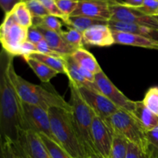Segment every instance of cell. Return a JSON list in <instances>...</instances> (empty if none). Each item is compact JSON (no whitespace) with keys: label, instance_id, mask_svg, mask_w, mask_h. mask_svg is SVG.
Segmentation results:
<instances>
[{"label":"cell","instance_id":"6da1fadb","mask_svg":"<svg viewBox=\"0 0 158 158\" xmlns=\"http://www.w3.org/2000/svg\"><path fill=\"white\" fill-rule=\"evenodd\" d=\"M13 56L2 49L0 53V141L18 140L23 131H29L24 116L23 102L10 77Z\"/></svg>","mask_w":158,"mask_h":158},{"label":"cell","instance_id":"7a4b0ae2","mask_svg":"<svg viewBox=\"0 0 158 158\" xmlns=\"http://www.w3.org/2000/svg\"><path fill=\"white\" fill-rule=\"evenodd\" d=\"M10 77L14 87L23 103L40 106L47 111L52 107L72 111L70 103H67L56 91L26 80L15 73L13 65L11 67Z\"/></svg>","mask_w":158,"mask_h":158},{"label":"cell","instance_id":"3957f363","mask_svg":"<svg viewBox=\"0 0 158 158\" xmlns=\"http://www.w3.org/2000/svg\"><path fill=\"white\" fill-rule=\"evenodd\" d=\"M52 132L57 143L73 158L88 157L74 124L72 111L58 107L49 110Z\"/></svg>","mask_w":158,"mask_h":158},{"label":"cell","instance_id":"277c9868","mask_svg":"<svg viewBox=\"0 0 158 158\" xmlns=\"http://www.w3.org/2000/svg\"><path fill=\"white\" fill-rule=\"evenodd\" d=\"M69 86L73 118L82 144L89 156L100 154L96 150L92 136L93 122L96 117L95 112L86 103L79 87L73 82L69 80Z\"/></svg>","mask_w":158,"mask_h":158},{"label":"cell","instance_id":"5b68a950","mask_svg":"<svg viewBox=\"0 0 158 158\" xmlns=\"http://www.w3.org/2000/svg\"><path fill=\"white\" fill-rule=\"evenodd\" d=\"M106 120L116 134L126 138L131 143L141 148L148 153L147 131L132 114L119 110Z\"/></svg>","mask_w":158,"mask_h":158},{"label":"cell","instance_id":"8992f818","mask_svg":"<svg viewBox=\"0 0 158 158\" xmlns=\"http://www.w3.org/2000/svg\"><path fill=\"white\" fill-rule=\"evenodd\" d=\"M28 29L17 23L12 12L5 14L0 26L2 49L13 56H21L22 46L27 41Z\"/></svg>","mask_w":158,"mask_h":158},{"label":"cell","instance_id":"52a82bcc","mask_svg":"<svg viewBox=\"0 0 158 158\" xmlns=\"http://www.w3.org/2000/svg\"><path fill=\"white\" fill-rule=\"evenodd\" d=\"M110 12L112 20L158 29V17L146 15L137 7L128 6L119 0H110Z\"/></svg>","mask_w":158,"mask_h":158},{"label":"cell","instance_id":"ba28073f","mask_svg":"<svg viewBox=\"0 0 158 158\" xmlns=\"http://www.w3.org/2000/svg\"><path fill=\"white\" fill-rule=\"evenodd\" d=\"M95 83L100 93L109 99L120 110L133 114L135 109L136 101L130 100L114 83L103 70L95 75Z\"/></svg>","mask_w":158,"mask_h":158},{"label":"cell","instance_id":"9c48e42d","mask_svg":"<svg viewBox=\"0 0 158 158\" xmlns=\"http://www.w3.org/2000/svg\"><path fill=\"white\" fill-rule=\"evenodd\" d=\"M23 107L29 129L32 130L37 134L46 135L57 143L51 127L49 111L40 106L28 104L23 102Z\"/></svg>","mask_w":158,"mask_h":158},{"label":"cell","instance_id":"30bf717a","mask_svg":"<svg viewBox=\"0 0 158 158\" xmlns=\"http://www.w3.org/2000/svg\"><path fill=\"white\" fill-rule=\"evenodd\" d=\"M114 134L110 125L96 115L92 127L93 141L97 151L103 157L109 158Z\"/></svg>","mask_w":158,"mask_h":158},{"label":"cell","instance_id":"8fae6325","mask_svg":"<svg viewBox=\"0 0 158 158\" xmlns=\"http://www.w3.org/2000/svg\"><path fill=\"white\" fill-rule=\"evenodd\" d=\"M79 89L83 98L95 112L96 115L103 120H106L120 110L109 99L98 91L91 90L85 87H79Z\"/></svg>","mask_w":158,"mask_h":158},{"label":"cell","instance_id":"7c38bea8","mask_svg":"<svg viewBox=\"0 0 158 158\" xmlns=\"http://www.w3.org/2000/svg\"><path fill=\"white\" fill-rule=\"evenodd\" d=\"M15 143L29 158H52L40 135L32 130L21 131Z\"/></svg>","mask_w":158,"mask_h":158},{"label":"cell","instance_id":"4fadbf2b","mask_svg":"<svg viewBox=\"0 0 158 158\" xmlns=\"http://www.w3.org/2000/svg\"><path fill=\"white\" fill-rule=\"evenodd\" d=\"M71 15H85L109 21L111 19L110 0H79L78 6Z\"/></svg>","mask_w":158,"mask_h":158},{"label":"cell","instance_id":"5bb4252c","mask_svg":"<svg viewBox=\"0 0 158 158\" xmlns=\"http://www.w3.org/2000/svg\"><path fill=\"white\" fill-rule=\"evenodd\" d=\"M83 43L89 46L107 47L115 44L113 30L108 25H97L83 32Z\"/></svg>","mask_w":158,"mask_h":158},{"label":"cell","instance_id":"9a60e30c","mask_svg":"<svg viewBox=\"0 0 158 158\" xmlns=\"http://www.w3.org/2000/svg\"><path fill=\"white\" fill-rule=\"evenodd\" d=\"M115 44L126 45L158 50V40L137 34L113 31Z\"/></svg>","mask_w":158,"mask_h":158},{"label":"cell","instance_id":"2e32d148","mask_svg":"<svg viewBox=\"0 0 158 158\" xmlns=\"http://www.w3.org/2000/svg\"><path fill=\"white\" fill-rule=\"evenodd\" d=\"M108 26L113 31L137 34V35H143V36L149 37V38L158 40V29H154V28L133 24V23L115 21L112 19H110L108 21Z\"/></svg>","mask_w":158,"mask_h":158},{"label":"cell","instance_id":"e0dca14e","mask_svg":"<svg viewBox=\"0 0 158 158\" xmlns=\"http://www.w3.org/2000/svg\"><path fill=\"white\" fill-rule=\"evenodd\" d=\"M36 26L39 30L41 32L43 37H44V40L47 42L49 46L58 53L61 54L64 56H71L77 49L73 46L69 45L63 39L61 34L57 33L56 32H52V31L45 29V28L41 27V26Z\"/></svg>","mask_w":158,"mask_h":158},{"label":"cell","instance_id":"ac0fdd59","mask_svg":"<svg viewBox=\"0 0 158 158\" xmlns=\"http://www.w3.org/2000/svg\"><path fill=\"white\" fill-rule=\"evenodd\" d=\"M65 61H66V70H67L66 77H68L69 80L73 82L78 87H85L91 90L100 92L96 83L88 81L84 77H82L79 72L78 65L76 63L71 56H65Z\"/></svg>","mask_w":158,"mask_h":158},{"label":"cell","instance_id":"d6986e66","mask_svg":"<svg viewBox=\"0 0 158 158\" xmlns=\"http://www.w3.org/2000/svg\"><path fill=\"white\" fill-rule=\"evenodd\" d=\"M71 56L79 66L87 69L95 75L103 70L95 56L84 48L77 49Z\"/></svg>","mask_w":158,"mask_h":158},{"label":"cell","instance_id":"ffe728a7","mask_svg":"<svg viewBox=\"0 0 158 158\" xmlns=\"http://www.w3.org/2000/svg\"><path fill=\"white\" fill-rule=\"evenodd\" d=\"M133 115L139 120L146 131H151L158 126V116L150 110L143 101H136Z\"/></svg>","mask_w":158,"mask_h":158},{"label":"cell","instance_id":"44dd1931","mask_svg":"<svg viewBox=\"0 0 158 158\" xmlns=\"http://www.w3.org/2000/svg\"><path fill=\"white\" fill-rule=\"evenodd\" d=\"M64 24L69 28H73L83 32L97 25H108V21L85 15H70L67 20L64 22Z\"/></svg>","mask_w":158,"mask_h":158},{"label":"cell","instance_id":"7402d4cb","mask_svg":"<svg viewBox=\"0 0 158 158\" xmlns=\"http://www.w3.org/2000/svg\"><path fill=\"white\" fill-rule=\"evenodd\" d=\"M24 60L43 83H49L59 73L53 69L35 59H32L31 57H26Z\"/></svg>","mask_w":158,"mask_h":158},{"label":"cell","instance_id":"603a6c76","mask_svg":"<svg viewBox=\"0 0 158 158\" xmlns=\"http://www.w3.org/2000/svg\"><path fill=\"white\" fill-rule=\"evenodd\" d=\"M29 57L42 62L43 63L46 64V66H49L50 68L53 69L54 70L58 72L59 73L65 74V75L67 74L65 57L60 58V57L53 56L44 55V54L39 53V52L31 54Z\"/></svg>","mask_w":158,"mask_h":158},{"label":"cell","instance_id":"cb8c5ba5","mask_svg":"<svg viewBox=\"0 0 158 158\" xmlns=\"http://www.w3.org/2000/svg\"><path fill=\"white\" fill-rule=\"evenodd\" d=\"M11 12L17 23L26 29H29L33 25V17L25 2L17 4Z\"/></svg>","mask_w":158,"mask_h":158},{"label":"cell","instance_id":"d4e9b609","mask_svg":"<svg viewBox=\"0 0 158 158\" xmlns=\"http://www.w3.org/2000/svg\"><path fill=\"white\" fill-rule=\"evenodd\" d=\"M128 144L129 141L126 138L115 133L109 158H127Z\"/></svg>","mask_w":158,"mask_h":158},{"label":"cell","instance_id":"484cf974","mask_svg":"<svg viewBox=\"0 0 158 158\" xmlns=\"http://www.w3.org/2000/svg\"><path fill=\"white\" fill-rule=\"evenodd\" d=\"M52 158H73L59 143L43 134H39Z\"/></svg>","mask_w":158,"mask_h":158},{"label":"cell","instance_id":"4316f807","mask_svg":"<svg viewBox=\"0 0 158 158\" xmlns=\"http://www.w3.org/2000/svg\"><path fill=\"white\" fill-rule=\"evenodd\" d=\"M33 25L41 26V27L60 34H61L63 31L62 29V23L60 21L59 18L52 15H48L40 19H34Z\"/></svg>","mask_w":158,"mask_h":158},{"label":"cell","instance_id":"83f0119b","mask_svg":"<svg viewBox=\"0 0 158 158\" xmlns=\"http://www.w3.org/2000/svg\"><path fill=\"white\" fill-rule=\"evenodd\" d=\"M1 158H25L15 142L9 139L0 141Z\"/></svg>","mask_w":158,"mask_h":158},{"label":"cell","instance_id":"f1b7e54d","mask_svg":"<svg viewBox=\"0 0 158 158\" xmlns=\"http://www.w3.org/2000/svg\"><path fill=\"white\" fill-rule=\"evenodd\" d=\"M61 35L69 45L75 47L76 49L83 48V32L73 28H69L67 31H63Z\"/></svg>","mask_w":158,"mask_h":158},{"label":"cell","instance_id":"f546056e","mask_svg":"<svg viewBox=\"0 0 158 158\" xmlns=\"http://www.w3.org/2000/svg\"><path fill=\"white\" fill-rule=\"evenodd\" d=\"M142 101L150 110L158 116V86L150 88Z\"/></svg>","mask_w":158,"mask_h":158},{"label":"cell","instance_id":"4dcf8cb0","mask_svg":"<svg viewBox=\"0 0 158 158\" xmlns=\"http://www.w3.org/2000/svg\"><path fill=\"white\" fill-rule=\"evenodd\" d=\"M148 143V154L151 158H158V126L151 131H147Z\"/></svg>","mask_w":158,"mask_h":158},{"label":"cell","instance_id":"1f68e13d","mask_svg":"<svg viewBox=\"0 0 158 158\" xmlns=\"http://www.w3.org/2000/svg\"><path fill=\"white\" fill-rule=\"evenodd\" d=\"M28 9L34 19H40L49 15L48 11L40 0H29L26 2Z\"/></svg>","mask_w":158,"mask_h":158},{"label":"cell","instance_id":"d6a6232c","mask_svg":"<svg viewBox=\"0 0 158 158\" xmlns=\"http://www.w3.org/2000/svg\"><path fill=\"white\" fill-rule=\"evenodd\" d=\"M61 12L69 18L78 6L79 0H55Z\"/></svg>","mask_w":158,"mask_h":158},{"label":"cell","instance_id":"836d02e7","mask_svg":"<svg viewBox=\"0 0 158 158\" xmlns=\"http://www.w3.org/2000/svg\"><path fill=\"white\" fill-rule=\"evenodd\" d=\"M40 1L43 3V5L46 8V10L48 11L49 15H52L53 16L60 19L63 23L67 20L68 17H66L59 9L55 0H40Z\"/></svg>","mask_w":158,"mask_h":158},{"label":"cell","instance_id":"e575fe53","mask_svg":"<svg viewBox=\"0 0 158 158\" xmlns=\"http://www.w3.org/2000/svg\"><path fill=\"white\" fill-rule=\"evenodd\" d=\"M137 8L146 15L155 16L158 10V0H144L143 4Z\"/></svg>","mask_w":158,"mask_h":158},{"label":"cell","instance_id":"d590c367","mask_svg":"<svg viewBox=\"0 0 158 158\" xmlns=\"http://www.w3.org/2000/svg\"><path fill=\"white\" fill-rule=\"evenodd\" d=\"M127 158H151L147 152L137 145L129 142Z\"/></svg>","mask_w":158,"mask_h":158},{"label":"cell","instance_id":"8d00e7d4","mask_svg":"<svg viewBox=\"0 0 158 158\" xmlns=\"http://www.w3.org/2000/svg\"><path fill=\"white\" fill-rule=\"evenodd\" d=\"M36 50L37 52L44 54V55L53 56L60 57V58L65 57L64 56L61 55V54L58 53L57 52L54 51L53 49L49 46V45L48 44V43L45 40H43L41 42H40L38 44H36Z\"/></svg>","mask_w":158,"mask_h":158},{"label":"cell","instance_id":"74e56055","mask_svg":"<svg viewBox=\"0 0 158 158\" xmlns=\"http://www.w3.org/2000/svg\"><path fill=\"white\" fill-rule=\"evenodd\" d=\"M44 40L43 34L41 33L38 28L32 25L29 29H28V35H27V41L33 43V44H38L40 42Z\"/></svg>","mask_w":158,"mask_h":158},{"label":"cell","instance_id":"f35d334b","mask_svg":"<svg viewBox=\"0 0 158 158\" xmlns=\"http://www.w3.org/2000/svg\"><path fill=\"white\" fill-rule=\"evenodd\" d=\"M37 52L36 50V45L30 43L29 41H26L22 46L21 49V56L23 57V59L26 57H29L31 54Z\"/></svg>","mask_w":158,"mask_h":158},{"label":"cell","instance_id":"ab89813d","mask_svg":"<svg viewBox=\"0 0 158 158\" xmlns=\"http://www.w3.org/2000/svg\"><path fill=\"white\" fill-rule=\"evenodd\" d=\"M22 2H23V0H0V6L6 14L10 12L17 4Z\"/></svg>","mask_w":158,"mask_h":158},{"label":"cell","instance_id":"60d3db41","mask_svg":"<svg viewBox=\"0 0 158 158\" xmlns=\"http://www.w3.org/2000/svg\"><path fill=\"white\" fill-rule=\"evenodd\" d=\"M144 0H124L125 4L133 7H139L143 4Z\"/></svg>","mask_w":158,"mask_h":158},{"label":"cell","instance_id":"b9f144b4","mask_svg":"<svg viewBox=\"0 0 158 158\" xmlns=\"http://www.w3.org/2000/svg\"><path fill=\"white\" fill-rule=\"evenodd\" d=\"M83 158H104V157H103L101 155H100V154H94V155L88 156V157H83Z\"/></svg>","mask_w":158,"mask_h":158},{"label":"cell","instance_id":"7bdbcfd3","mask_svg":"<svg viewBox=\"0 0 158 158\" xmlns=\"http://www.w3.org/2000/svg\"><path fill=\"white\" fill-rule=\"evenodd\" d=\"M27 1H29V0H23V2H27Z\"/></svg>","mask_w":158,"mask_h":158}]
</instances>
